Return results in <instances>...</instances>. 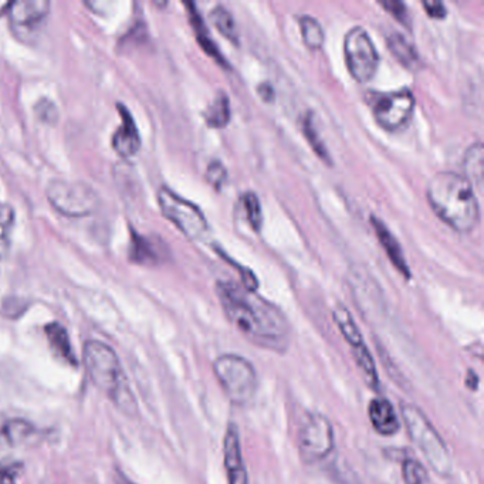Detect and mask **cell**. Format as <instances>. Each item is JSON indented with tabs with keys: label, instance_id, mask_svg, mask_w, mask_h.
<instances>
[{
	"label": "cell",
	"instance_id": "6da1fadb",
	"mask_svg": "<svg viewBox=\"0 0 484 484\" xmlns=\"http://www.w3.org/2000/svg\"><path fill=\"white\" fill-rule=\"evenodd\" d=\"M216 294L229 321L246 340L267 351H287L292 330L278 305L233 281H218Z\"/></svg>",
	"mask_w": 484,
	"mask_h": 484
},
{
	"label": "cell",
	"instance_id": "7a4b0ae2",
	"mask_svg": "<svg viewBox=\"0 0 484 484\" xmlns=\"http://www.w3.org/2000/svg\"><path fill=\"white\" fill-rule=\"evenodd\" d=\"M432 209L446 225L459 233L473 232L480 221V206L471 181L462 173H439L426 188Z\"/></svg>",
	"mask_w": 484,
	"mask_h": 484
},
{
	"label": "cell",
	"instance_id": "3957f363",
	"mask_svg": "<svg viewBox=\"0 0 484 484\" xmlns=\"http://www.w3.org/2000/svg\"><path fill=\"white\" fill-rule=\"evenodd\" d=\"M85 365L93 383L106 393L114 405L126 415L137 412V404L113 348L101 341H87L85 345Z\"/></svg>",
	"mask_w": 484,
	"mask_h": 484
},
{
	"label": "cell",
	"instance_id": "277c9868",
	"mask_svg": "<svg viewBox=\"0 0 484 484\" xmlns=\"http://www.w3.org/2000/svg\"><path fill=\"white\" fill-rule=\"evenodd\" d=\"M400 414L412 442L418 446L432 469L439 476L448 478L452 473V456H450L448 445L442 436L439 435L435 426L424 416V412L414 405H402Z\"/></svg>",
	"mask_w": 484,
	"mask_h": 484
},
{
	"label": "cell",
	"instance_id": "5b68a950",
	"mask_svg": "<svg viewBox=\"0 0 484 484\" xmlns=\"http://www.w3.org/2000/svg\"><path fill=\"white\" fill-rule=\"evenodd\" d=\"M214 372L232 404L247 405L256 395L259 379L249 359L236 354L221 355L214 359Z\"/></svg>",
	"mask_w": 484,
	"mask_h": 484
},
{
	"label": "cell",
	"instance_id": "8992f818",
	"mask_svg": "<svg viewBox=\"0 0 484 484\" xmlns=\"http://www.w3.org/2000/svg\"><path fill=\"white\" fill-rule=\"evenodd\" d=\"M47 199L57 212L69 218L88 216L99 206V197L92 186L78 181H52Z\"/></svg>",
	"mask_w": 484,
	"mask_h": 484
},
{
	"label": "cell",
	"instance_id": "52a82bcc",
	"mask_svg": "<svg viewBox=\"0 0 484 484\" xmlns=\"http://www.w3.org/2000/svg\"><path fill=\"white\" fill-rule=\"evenodd\" d=\"M158 202L164 216L173 222L188 239H204L209 230V223L199 206L183 199L166 186L159 190Z\"/></svg>",
	"mask_w": 484,
	"mask_h": 484
},
{
	"label": "cell",
	"instance_id": "ba28073f",
	"mask_svg": "<svg viewBox=\"0 0 484 484\" xmlns=\"http://www.w3.org/2000/svg\"><path fill=\"white\" fill-rule=\"evenodd\" d=\"M335 440L331 422L324 415L309 414L299 431V455L302 464H316L333 453Z\"/></svg>",
	"mask_w": 484,
	"mask_h": 484
},
{
	"label": "cell",
	"instance_id": "9c48e42d",
	"mask_svg": "<svg viewBox=\"0 0 484 484\" xmlns=\"http://www.w3.org/2000/svg\"><path fill=\"white\" fill-rule=\"evenodd\" d=\"M344 56L348 71L359 83H368L379 67V54L371 36L361 26L348 30L344 39Z\"/></svg>",
	"mask_w": 484,
	"mask_h": 484
},
{
	"label": "cell",
	"instance_id": "30bf717a",
	"mask_svg": "<svg viewBox=\"0 0 484 484\" xmlns=\"http://www.w3.org/2000/svg\"><path fill=\"white\" fill-rule=\"evenodd\" d=\"M334 321L340 328L343 337L347 341L351 347L352 355H354L355 362L361 369L362 376L365 383L371 390H379V375L376 371V364L372 359V354L369 352L368 347L365 344L362 333L359 331V326L355 323L354 317L351 312L348 311L347 307L343 304H337L334 307L333 311Z\"/></svg>",
	"mask_w": 484,
	"mask_h": 484
},
{
	"label": "cell",
	"instance_id": "8fae6325",
	"mask_svg": "<svg viewBox=\"0 0 484 484\" xmlns=\"http://www.w3.org/2000/svg\"><path fill=\"white\" fill-rule=\"evenodd\" d=\"M415 106L416 101L411 90L402 88L398 92L379 95L374 101V117L381 128L393 133L409 123Z\"/></svg>",
	"mask_w": 484,
	"mask_h": 484
},
{
	"label": "cell",
	"instance_id": "7c38bea8",
	"mask_svg": "<svg viewBox=\"0 0 484 484\" xmlns=\"http://www.w3.org/2000/svg\"><path fill=\"white\" fill-rule=\"evenodd\" d=\"M50 12L47 0H16L12 2L7 14L12 30L21 40H28V36L39 32Z\"/></svg>",
	"mask_w": 484,
	"mask_h": 484
},
{
	"label": "cell",
	"instance_id": "4fadbf2b",
	"mask_svg": "<svg viewBox=\"0 0 484 484\" xmlns=\"http://www.w3.org/2000/svg\"><path fill=\"white\" fill-rule=\"evenodd\" d=\"M223 448H225L223 455H225V469L229 484H249L247 471L243 462L239 431L236 428V424H229Z\"/></svg>",
	"mask_w": 484,
	"mask_h": 484
},
{
	"label": "cell",
	"instance_id": "5bb4252c",
	"mask_svg": "<svg viewBox=\"0 0 484 484\" xmlns=\"http://www.w3.org/2000/svg\"><path fill=\"white\" fill-rule=\"evenodd\" d=\"M121 114V125L113 135V148L123 158H131L140 151L141 137L137 124L131 116L130 109L123 104L117 106Z\"/></svg>",
	"mask_w": 484,
	"mask_h": 484
},
{
	"label": "cell",
	"instance_id": "9a60e30c",
	"mask_svg": "<svg viewBox=\"0 0 484 484\" xmlns=\"http://www.w3.org/2000/svg\"><path fill=\"white\" fill-rule=\"evenodd\" d=\"M368 416L376 433L383 436L397 435L400 429L395 407L385 398H374L368 405Z\"/></svg>",
	"mask_w": 484,
	"mask_h": 484
},
{
	"label": "cell",
	"instance_id": "2e32d148",
	"mask_svg": "<svg viewBox=\"0 0 484 484\" xmlns=\"http://www.w3.org/2000/svg\"><path fill=\"white\" fill-rule=\"evenodd\" d=\"M371 223L379 243L385 249L386 256L390 257L391 263L405 278H411V269L407 266V259L397 238L391 233L390 229L386 228L385 223L375 216H372Z\"/></svg>",
	"mask_w": 484,
	"mask_h": 484
},
{
	"label": "cell",
	"instance_id": "e0dca14e",
	"mask_svg": "<svg viewBox=\"0 0 484 484\" xmlns=\"http://www.w3.org/2000/svg\"><path fill=\"white\" fill-rule=\"evenodd\" d=\"M37 435L35 424L25 419L0 416V448L20 446L30 442Z\"/></svg>",
	"mask_w": 484,
	"mask_h": 484
},
{
	"label": "cell",
	"instance_id": "ac0fdd59",
	"mask_svg": "<svg viewBox=\"0 0 484 484\" xmlns=\"http://www.w3.org/2000/svg\"><path fill=\"white\" fill-rule=\"evenodd\" d=\"M47 341L54 354L71 367H77V357L71 347L70 335L60 323H50L44 327Z\"/></svg>",
	"mask_w": 484,
	"mask_h": 484
},
{
	"label": "cell",
	"instance_id": "d6986e66",
	"mask_svg": "<svg viewBox=\"0 0 484 484\" xmlns=\"http://www.w3.org/2000/svg\"><path fill=\"white\" fill-rule=\"evenodd\" d=\"M186 9H188V16H190V25H192L193 32L197 35L198 42H199L200 47L205 50V53L214 57V60H218L219 63L226 66V61L222 57L221 52L214 44V40L209 36V30H207L206 25H205L204 19L198 13L197 6L193 4H185Z\"/></svg>",
	"mask_w": 484,
	"mask_h": 484
},
{
	"label": "cell",
	"instance_id": "ffe728a7",
	"mask_svg": "<svg viewBox=\"0 0 484 484\" xmlns=\"http://www.w3.org/2000/svg\"><path fill=\"white\" fill-rule=\"evenodd\" d=\"M388 47L400 63L407 69H416L419 64L418 50L415 49L414 43L402 33L395 32L388 37Z\"/></svg>",
	"mask_w": 484,
	"mask_h": 484
},
{
	"label": "cell",
	"instance_id": "44dd1931",
	"mask_svg": "<svg viewBox=\"0 0 484 484\" xmlns=\"http://www.w3.org/2000/svg\"><path fill=\"white\" fill-rule=\"evenodd\" d=\"M230 100L225 92L218 93L214 102L205 111V120L212 128H223L230 121Z\"/></svg>",
	"mask_w": 484,
	"mask_h": 484
},
{
	"label": "cell",
	"instance_id": "7402d4cb",
	"mask_svg": "<svg viewBox=\"0 0 484 484\" xmlns=\"http://www.w3.org/2000/svg\"><path fill=\"white\" fill-rule=\"evenodd\" d=\"M209 18H211L212 23L222 36H225L226 39L236 44V46L239 44V30H238L232 13L225 6L219 4V6L214 7Z\"/></svg>",
	"mask_w": 484,
	"mask_h": 484
},
{
	"label": "cell",
	"instance_id": "603a6c76",
	"mask_svg": "<svg viewBox=\"0 0 484 484\" xmlns=\"http://www.w3.org/2000/svg\"><path fill=\"white\" fill-rule=\"evenodd\" d=\"M300 30H302V40L305 46L310 50H319L323 47L326 35L323 26L316 18L304 14L300 18Z\"/></svg>",
	"mask_w": 484,
	"mask_h": 484
},
{
	"label": "cell",
	"instance_id": "cb8c5ba5",
	"mask_svg": "<svg viewBox=\"0 0 484 484\" xmlns=\"http://www.w3.org/2000/svg\"><path fill=\"white\" fill-rule=\"evenodd\" d=\"M464 178L480 185L483 181V145L480 142L472 145L464 154Z\"/></svg>",
	"mask_w": 484,
	"mask_h": 484
},
{
	"label": "cell",
	"instance_id": "d4e9b609",
	"mask_svg": "<svg viewBox=\"0 0 484 484\" xmlns=\"http://www.w3.org/2000/svg\"><path fill=\"white\" fill-rule=\"evenodd\" d=\"M302 133H304L305 140L309 142L310 147L312 148V151L316 152L321 161L331 164V157L328 154L324 141L319 137V130H317L316 123H314V117L311 113H307L302 120Z\"/></svg>",
	"mask_w": 484,
	"mask_h": 484
},
{
	"label": "cell",
	"instance_id": "484cf974",
	"mask_svg": "<svg viewBox=\"0 0 484 484\" xmlns=\"http://www.w3.org/2000/svg\"><path fill=\"white\" fill-rule=\"evenodd\" d=\"M14 225V211L11 205L0 202V259L9 252Z\"/></svg>",
	"mask_w": 484,
	"mask_h": 484
},
{
	"label": "cell",
	"instance_id": "4316f807",
	"mask_svg": "<svg viewBox=\"0 0 484 484\" xmlns=\"http://www.w3.org/2000/svg\"><path fill=\"white\" fill-rule=\"evenodd\" d=\"M131 260L135 263L149 264L157 260V252L152 247L151 243L144 236L138 235L133 230V243L130 250Z\"/></svg>",
	"mask_w": 484,
	"mask_h": 484
},
{
	"label": "cell",
	"instance_id": "83f0119b",
	"mask_svg": "<svg viewBox=\"0 0 484 484\" xmlns=\"http://www.w3.org/2000/svg\"><path fill=\"white\" fill-rule=\"evenodd\" d=\"M243 205H245V211L250 226H252L253 230L259 232L262 225H263V211H262V205H260L256 193H245Z\"/></svg>",
	"mask_w": 484,
	"mask_h": 484
},
{
	"label": "cell",
	"instance_id": "f1b7e54d",
	"mask_svg": "<svg viewBox=\"0 0 484 484\" xmlns=\"http://www.w3.org/2000/svg\"><path fill=\"white\" fill-rule=\"evenodd\" d=\"M402 479L405 484H428V472L418 460L407 459L402 464Z\"/></svg>",
	"mask_w": 484,
	"mask_h": 484
},
{
	"label": "cell",
	"instance_id": "f546056e",
	"mask_svg": "<svg viewBox=\"0 0 484 484\" xmlns=\"http://www.w3.org/2000/svg\"><path fill=\"white\" fill-rule=\"evenodd\" d=\"M207 182L214 186V190H221L228 180V171L221 161H212L206 169Z\"/></svg>",
	"mask_w": 484,
	"mask_h": 484
},
{
	"label": "cell",
	"instance_id": "4dcf8cb0",
	"mask_svg": "<svg viewBox=\"0 0 484 484\" xmlns=\"http://www.w3.org/2000/svg\"><path fill=\"white\" fill-rule=\"evenodd\" d=\"M23 472V464L19 462H0V484H18Z\"/></svg>",
	"mask_w": 484,
	"mask_h": 484
},
{
	"label": "cell",
	"instance_id": "1f68e13d",
	"mask_svg": "<svg viewBox=\"0 0 484 484\" xmlns=\"http://www.w3.org/2000/svg\"><path fill=\"white\" fill-rule=\"evenodd\" d=\"M379 4L385 9L391 16L399 20L402 25L409 23V14H407V4H402L399 0H383Z\"/></svg>",
	"mask_w": 484,
	"mask_h": 484
},
{
	"label": "cell",
	"instance_id": "d6a6232c",
	"mask_svg": "<svg viewBox=\"0 0 484 484\" xmlns=\"http://www.w3.org/2000/svg\"><path fill=\"white\" fill-rule=\"evenodd\" d=\"M424 12L431 16L432 19H445L448 11L442 2H424L422 4Z\"/></svg>",
	"mask_w": 484,
	"mask_h": 484
},
{
	"label": "cell",
	"instance_id": "836d02e7",
	"mask_svg": "<svg viewBox=\"0 0 484 484\" xmlns=\"http://www.w3.org/2000/svg\"><path fill=\"white\" fill-rule=\"evenodd\" d=\"M259 94L264 101L270 102L274 100V90L269 83L259 85Z\"/></svg>",
	"mask_w": 484,
	"mask_h": 484
},
{
	"label": "cell",
	"instance_id": "e575fe53",
	"mask_svg": "<svg viewBox=\"0 0 484 484\" xmlns=\"http://www.w3.org/2000/svg\"><path fill=\"white\" fill-rule=\"evenodd\" d=\"M466 385L469 386V390L476 391L479 386V376L476 375V372H467Z\"/></svg>",
	"mask_w": 484,
	"mask_h": 484
},
{
	"label": "cell",
	"instance_id": "d590c367",
	"mask_svg": "<svg viewBox=\"0 0 484 484\" xmlns=\"http://www.w3.org/2000/svg\"><path fill=\"white\" fill-rule=\"evenodd\" d=\"M11 4L12 2H9V0H0V14L6 13Z\"/></svg>",
	"mask_w": 484,
	"mask_h": 484
},
{
	"label": "cell",
	"instance_id": "8d00e7d4",
	"mask_svg": "<svg viewBox=\"0 0 484 484\" xmlns=\"http://www.w3.org/2000/svg\"><path fill=\"white\" fill-rule=\"evenodd\" d=\"M114 484H133L131 481L125 480V479H121V480H117Z\"/></svg>",
	"mask_w": 484,
	"mask_h": 484
}]
</instances>
